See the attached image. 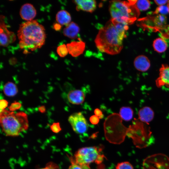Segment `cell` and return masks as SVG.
<instances>
[{"mask_svg": "<svg viewBox=\"0 0 169 169\" xmlns=\"http://www.w3.org/2000/svg\"><path fill=\"white\" fill-rule=\"evenodd\" d=\"M57 52L58 54L61 57H64L69 53L67 46L64 44L57 47Z\"/></svg>", "mask_w": 169, "mask_h": 169, "instance_id": "cb8c5ba5", "label": "cell"}, {"mask_svg": "<svg viewBox=\"0 0 169 169\" xmlns=\"http://www.w3.org/2000/svg\"><path fill=\"white\" fill-rule=\"evenodd\" d=\"M0 108L2 110L5 109L8 105V102L6 100L2 99L0 101Z\"/></svg>", "mask_w": 169, "mask_h": 169, "instance_id": "4dcf8cb0", "label": "cell"}, {"mask_svg": "<svg viewBox=\"0 0 169 169\" xmlns=\"http://www.w3.org/2000/svg\"><path fill=\"white\" fill-rule=\"evenodd\" d=\"M135 68L141 72L147 71L150 67V62L148 58L144 55H140L136 57L134 61Z\"/></svg>", "mask_w": 169, "mask_h": 169, "instance_id": "9a60e30c", "label": "cell"}, {"mask_svg": "<svg viewBox=\"0 0 169 169\" xmlns=\"http://www.w3.org/2000/svg\"><path fill=\"white\" fill-rule=\"evenodd\" d=\"M56 21L61 25H68L71 22V17L69 13L65 10L59 11L56 16Z\"/></svg>", "mask_w": 169, "mask_h": 169, "instance_id": "ac0fdd59", "label": "cell"}, {"mask_svg": "<svg viewBox=\"0 0 169 169\" xmlns=\"http://www.w3.org/2000/svg\"><path fill=\"white\" fill-rule=\"evenodd\" d=\"M157 88L166 86L169 88V65L163 64L159 69V76L155 80Z\"/></svg>", "mask_w": 169, "mask_h": 169, "instance_id": "30bf717a", "label": "cell"}, {"mask_svg": "<svg viewBox=\"0 0 169 169\" xmlns=\"http://www.w3.org/2000/svg\"><path fill=\"white\" fill-rule=\"evenodd\" d=\"M155 3L157 5L160 6L164 5L165 4L168 3V0H155Z\"/></svg>", "mask_w": 169, "mask_h": 169, "instance_id": "d6a6232c", "label": "cell"}, {"mask_svg": "<svg viewBox=\"0 0 169 169\" xmlns=\"http://www.w3.org/2000/svg\"><path fill=\"white\" fill-rule=\"evenodd\" d=\"M155 25L158 28H162L165 27L167 23V18L164 15L158 14L154 20Z\"/></svg>", "mask_w": 169, "mask_h": 169, "instance_id": "7402d4cb", "label": "cell"}, {"mask_svg": "<svg viewBox=\"0 0 169 169\" xmlns=\"http://www.w3.org/2000/svg\"><path fill=\"white\" fill-rule=\"evenodd\" d=\"M21 104L19 102L15 101L9 107V110L11 111H13L15 110L19 109L21 106Z\"/></svg>", "mask_w": 169, "mask_h": 169, "instance_id": "83f0119b", "label": "cell"}, {"mask_svg": "<svg viewBox=\"0 0 169 169\" xmlns=\"http://www.w3.org/2000/svg\"><path fill=\"white\" fill-rule=\"evenodd\" d=\"M153 46L155 50L159 53L164 52L167 48V44L162 38H158L153 42Z\"/></svg>", "mask_w": 169, "mask_h": 169, "instance_id": "d6986e66", "label": "cell"}, {"mask_svg": "<svg viewBox=\"0 0 169 169\" xmlns=\"http://www.w3.org/2000/svg\"><path fill=\"white\" fill-rule=\"evenodd\" d=\"M0 122L3 132L7 136H17L28 127L27 115L20 111L15 113L7 109L1 110Z\"/></svg>", "mask_w": 169, "mask_h": 169, "instance_id": "3957f363", "label": "cell"}, {"mask_svg": "<svg viewBox=\"0 0 169 169\" xmlns=\"http://www.w3.org/2000/svg\"><path fill=\"white\" fill-rule=\"evenodd\" d=\"M133 110L128 107H123L120 110V117L124 120L129 121L131 120L133 116Z\"/></svg>", "mask_w": 169, "mask_h": 169, "instance_id": "44dd1931", "label": "cell"}, {"mask_svg": "<svg viewBox=\"0 0 169 169\" xmlns=\"http://www.w3.org/2000/svg\"><path fill=\"white\" fill-rule=\"evenodd\" d=\"M80 31L79 26L75 23L71 22L64 29L63 34L71 39H75L77 36Z\"/></svg>", "mask_w": 169, "mask_h": 169, "instance_id": "e0dca14e", "label": "cell"}, {"mask_svg": "<svg viewBox=\"0 0 169 169\" xmlns=\"http://www.w3.org/2000/svg\"><path fill=\"white\" fill-rule=\"evenodd\" d=\"M38 110L41 113H43L45 112L46 109L44 106H40L38 108Z\"/></svg>", "mask_w": 169, "mask_h": 169, "instance_id": "e575fe53", "label": "cell"}, {"mask_svg": "<svg viewBox=\"0 0 169 169\" xmlns=\"http://www.w3.org/2000/svg\"><path fill=\"white\" fill-rule=\"evenodd\" d=\"M85 95L83 91L75 90L69 91L67 95V98L71 103L78 105L82 104L84 101Z\"/></svg>", "mask_w": 169, "mask_h": 169, "instance_id": "5bb4252c", "label": "cell"}, {"mask_svg": "<svg viewBox=\"0 0 169 169\" xmlns=\"http://www.w3.org/2000/svg\"><path fill=\"white\" fill-rule=\"evenodd\" d=\"M3 91L6 95L9 97H13L17 94L18 89L15 84L12 82H8L4 85Z\"/></svg>", "mask_w": 169, "mask_h": 169, "instance_id": "ffe728a7", "label": "cell"}, {"mask_svg": "<svg viewBox=\"0 0 169 169\" xmlns=\"http://www.w3.org/2000/svg\"><path fill=\"white\" fill-rule=\"evenodd\" d=\"M20 49L25 54L40 48L45 43L46 35L44 27L36 20L22 23L17 32Z\"/></svg>", "mask_w": 169, "mask_h": 169, "instance_id": "7a4b0ae2", "label": "cell"}, {"mask_svg": "<svg viewBox=\"0 0 169 169\" xmlns=\"http://www.w3.org/2000/svg\"><path fill=\"white\" fill-rule=\"evenodd\" d=\"M90 120L91 123L95 124H97L98 122L99 119L98 116L95 115L91 117L90 118Z\"/></svg>", "mask_w": 169, "mask_h": 169, "instance_id": "1f68e13d", "label": "cell"}, {"mask_svg": "<svg viewBox=\"0 0 169 169\" xmlns=\"http://www.w3.org/2000/svg\"><path fill=\"white\" fill-rule=\"evenodd\" d=\"M39 169H60V168L57 164L50 161L47 163L45 167Z\"/></svg>", "mask_w": 169, "mask_h": 169, "instance_id": "4316f807", "label": "cell"}, {"mask_svg": "<svg viewBox=\"0 0 169 169\" xmlns=\"http://www.w3.org/2000/svg\"><path fill=\"white\" fill-rule=\"evenodd\" d=\"M143 169H169V157L161 153L148 156L143 160Z\"/></svg>", "mask_w": 169, "mask_h": 169, "instance_id": "52a82bcc", "label": "cell"}, {"mask_svg": "<svg viewBox=\"0 0 169 169\" xmlns=\"http://www.w3.org/2000/svg\"><path fill=\"white\" fill-rule=\"evenodd\" d=\"M20 15L23 19L31 21L34 18L36 15V11L32 4L26 3L23 5L20 11Z\"/></svg>", "mask_w": 169, "mask_h": 169, "instance_id": "7c38bea8", "label": "cell"}, {"mask_svg": "<svg viewBox=\"0 0 169 169\" xmlns=\"http://www.w3.org/2000/svg\"><path fill=\"white\" fill-rule=\"evenodd\" d=\"M50 129L54 133H58L61 130L59 123H54L50 126Z\"/></svg>", "mask_w": 169, "mask_h": 169, "instance_id": "f546056e", "label": "cell"}, {"mask_svg": "<svg viewBox=\"0 0 169 169\" xmlns=\"http://www.w3.org/2000/svg\"><path fill=\"white\" fill-rule=\"evenodd\" d=\"M151 133L150 128L138 119L128 128L126 135L132 139L136 147L141 149L153 143L154 138Z\"/></svg>", "mask_w": 169, "mask_h": 169, "instance_id": "5b68a950", "label": "cell"}, {"mask_svg": "<svg viewBox=\"0 0 169 169\" xmlns=\"http://www.w3.org/2000/svg\"><path fill=\"white\" fill-rule=\"evenodd\" d=\"M68 120L73 131L76 133L82 134L87 131L88 124L81 112L73 113L69 117Z\"/></svg>", "mask_w": 169, "mask_h": 169, "instance_id": "ba28073f", "label": "cell"}, {"mask_svg": "<svg viewBox=\"0 0 169 169\" xmlns=\"http://www.w3.org/2000/svg\"><path fill=\"white\" fill-rule=\"evenodd\" d=\"M138 115V119L140 121L148 124L153 120L154 113L151 108L148 106H145L139 110Z\"/></svg>", "mask_w": 169, "mask_h": 169, "instance_id": "2e32d148", "label": "cell"}, {"mask_svg": "<svg viewBox=\"0 0 169 169\" xmlns=\"http://www.w3.org/2000/svg\"><path fill=\"white\" fill-rule=\"evenodd\" d=\"M167 3H168V4H167V7H168V8L169 11V1H168V2Z\"/></svg>", "mask_w": 169, "mask_h": 169, "instance_id": "8d00e7d4", "label": "cell"}, {"mask_svg": "<svg viewBox=\"0 0 169 169\" xmlns=\"http://www.w3.org/2000/svg\"><path fill=\"white\" fill-rule=\"evenodd\" d=\"M135 5L139 11H144L149 8L151 3L149 0H136Z\"/></svg>", "mask_w": 169, "mask_h": 169, "instance_id": "603a6c76", "label": "cell"}, {"mask_svg": "<svg viewBox=\"0 0 169 169\" xmlns=\"http://www.w3.org/2000/svg\"><path fill=\"white\" fill-rule=\"evenodd\" d=\"M136 1H110L109 10L111 18L128 25L132 24L140 14L139 11L135 5Z\"/></svg>", "mask_w": 169, "mask_h": 169, "instance_id": "277c9868", "label": "cell"}, {"mask_svg": "<svg viewBox=\"0 0 169 169\" xmlns=\"http://www.w3.org/2000/svg\"><path fill=\"white\" fill-rule=\"evenodd\" d=\"M71 163L68 169H86L83 166L76 163L72 158H70Z\"/></svg>", "mask_w": 169, "mask_h": 169, "instance_id": "f1b7e54d", "label": "cell"}, {"mask_svg": "<svg viewBox=\"0 0 169 169\" xmlns=\"http://www.w3.org/2000/svg\"><path fill=\"white\" fill-rule=\"evenodd\" d=\"M76 5L77 11H83L92 13L96 8V1L94 0H77L74 1Z\"/></svg>", "mask_w": 169, "mask_h": 169, "instance_id": "4fadbf2b", "label": "cell"}, {"mask_svg": "<svg viewBox=\"0 0 169 169\" xmlns=\"http://www.w3.org/2000/svg\"><path fill=\"white\" fill-rule=\"evenodd\" d=\"M95 114L96 115L100 116L102 114V112L101 111L98 109H96L95 111Z\"/></svg>", "mask_w": 169, "mask_h": 169, "instance_id": "d590c367", "label": "cell"}, {"mask_svg": "<svg viewBox=\"0 0 169 169\" xmlns=\"http://www.w3.org/2000/svg\"><path fill=\"white\" fill-rule=\"evenodd\" d=\"M101 150L96 146L87 147L79 149L75 153L74 161L86 169H90V165L95 162L101 163L104 156L101 154Z\"/></svg>", "mask_w": 169, "mask_h": 169, "instance_id": "8992f818", "label": "cell"}, {"mask_svg": "<svg viewBox=\"0 0 169 169\" xmlns=\"http://www.w3.org/2000/svg\"><path fill=\"white\" fill-rule=\"evenodd\" d=\"M115 169H134L132 165L128 161H124L118 163Z\"/></svg>", "mask_w": 169, "mask_h": 169, "instance_id": "d4e9b609", "label": "cell"}, {"mask_svg": "<svg viewBox=\"0 0 169 169\" xmlns=\"http://www.w3.org/2000/svg\"><path fill=\"white\" fill-rule=\"evenodd\" d=\"M5 17L0 16V45L6 47L16 40V36L13 32L9 31L7 28L4 19Z\"/></svg>", "mask_w": 169, "mask_h": 169, "instance_id": "9c48e42d", "label": "cell"}, {"mask_svg": "<svg viewBox=\"0 0 169 169\" xmlns=\"http://www.w3.org/2000/svg\"><path fill=\"white\" fill-rule=\"evenodd\" d=\"M62 26L58 23H55L53 25V28L56 31L60 30Z\"/></svg>", "mask_w": 169, "mask_h": 169, "instance_id": "836d02e7", "label": "cell"}, {"mask_svg": "<svg viewBox=\"0 0 169 169\" xmlns=\"http://www.w3.org/2000/svg\"><path fill=\"white\" fill-rule=\"evenodd\" d=\"M128 29V25L111 18L99 30L95 39L96 47L100 52L109 54H119L123 48V41Z\"/></svg>", "mask_w": 169, "mask_h": 169, "instance_id": "6da1fadb", "label": "cell"}, {"mask_svg": "<svg viewBox=\"0 0 169 169\" xmlns=\"http://www.w3.org/2000/svg\"><path fill=\"white\" fill-rule=\"evenodd\" d=\"M79 41H73L67 44L69 53L73 57H77L81 54L85 49V43L80 38Z\"/></svg>", "mask_w": 169, "mask_h": 169, "instance_id": "8fae6325", "label": "cell"}, {"mask_svg": "<svg viewBox=\"0 0 169 169\" xmlns=\"http://www.w3.org/2000/svg\"><path fill=\"white\" fill-rule=\"evenodd\" d=\"M155 13L165 15L169 13V9L167 6L165 5L160 6L156 8Z\"/></svg>", "mask_w": 169, "mask_h": 169, "instance_id": "484cf974", "label": "cell"}]
</instances>
